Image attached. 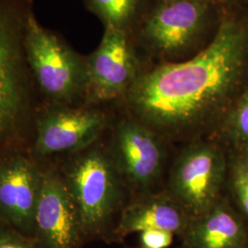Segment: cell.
Wrapping results in <instances>:
<instances>
[{"label": "cell", "mask_w": 248, "mask_h": 248, "mask_svg": "<svg viewBox=\"0 0 248 248\" xmlns=\"http://www.w3.org/2000/svg\"><path fill=\"white\" fill-rule=\"evenodd\" d=\"M248 82V10L223 6L213 41L190 59L145 67L120 104L167 142L212 136Z\"/></svg>", "instance_id": "1"}, {"label": "cell", "mask_w": 248, "mask_h": 248, "mask_svg": "<svg viewBox=\"0 0 248 248\" xmlns=\"http://www.w3.org/2000/svg\"><path fill=\"white\" fill-rule=\"evenodd\" d=\"M222 13L217 0H149L129 34L147 66L183 62L210 45Z\"/></svg>", "instance_id": "2"}, {"label": "cell", "mask_w": 248, "mask_h": 248, "mask_svg": "<svg viewBox=\"0 0 248 248\" xmlns=\"http://www.w3.org/2000/svg\"><path fill=\"white\" fill-rule=\"evenodd\" d=\"M63 180L77 208L86 239L105 236L128 188L109 150L92 144L77 153Z\"/></svg>", "instance_id": "3"}, {"label": "cell", "mask_w": 248, "mask_h": 248, "mask_svg": "<svg viewBox=\"0 0 248 248\" xmlns=\"http://www.w3.org/2000/svg\"><path fill=\"white\" fill-rule=\"evenodd\" d=\"M23 44L30 72L45 97L53 105L84 104L86 57L42 26L32 10L27 17Z\"/></svg>", "instance_id": "4"}, {"label": "cell", "mask_w": 248, "mask_h": 248, "mask_svg": "<svg viewBox=\"0 0 248 248\" xmlns=\"http://www.w3.org/2000/svg\"><path fill=\"white\" fill-rule=\"evenodd\" d=\"M228 151L217 138L185 142L173 162L166 190L192 218L210 211L224 197Z\"/></svg>", "instance_id": "5"}, {"label": "cell", "mask_w": 248, "mask_h": 248, "mask_svg": "<svg viewBox=\"0 0 248 248\" xmlns=\"http://www.w3.org/2000/svg\"><path fill=\"white\" fill-rule=\"evenodd\" d=\"M31 10L30 0H0V140L14 130L28 106L23 42Z\"/></svg>", "instance_id": "6"}, {"label": "cell", "mask_w": 248, "mask_h": 248, "mask_svg": "<svg viewBox=\"0 0 248 248\" xmlns=\"http://www.w3.org/2000/svg\"><path fill=\"white\" fill-rule=\"evenodd\" d=\"M85 57L89 106L121 104L147 66L130 34L113 28H105L98 48Z\"/></svg>", "instance_id": "7"}, {"label": "cell", "mask_w": 248, "mask_h": 248, "mask_svg": "<svg viewBox=\"0 0 248 248\" xmlns=\"http://www.w3.org/2000/svg\"><path fill=\"white\" fill-rule=\"evenodd\" d=\"M112 141L109 152L128 189L134 196L153 191L166 167L168 142L126 113L115 124Z\"/></svg>", "instance_id": "8"}, {"label": "cell", "mask_w": 248, "mask_h": 248, "mask_svg": "<svg viewBox=\"0 0 248 248\" xmlns=\"http://www.w3.org/2000/svg\"><path fill=\"white\" fill-rule=\"evenodd\" d=\"M109 122L99 106L53 105L38 122L34 152L44 157L85 150L96 142Z\"/></svg>", "instance_id": "9"}, {"label": "cell", "mask_w": 248, "mask_h": 248, "mask_svg": "<svg viewBox=\"0 0 248 248\" xmlns=\"http://www.w3.org/2000/svg\"><path fill=\"white\" fill-rule=\"evenodd\" d=\"M32 238L39 248H79L86 240L67 186L54 171L42 174Z\"/></svg>", "instance_id": "10"}, {"label": "cell", "mask_w": 248, "mask_h": 248, "mask_svg": "<svg viewBox=\"0 0 248 248\" xmlns=\"http://www.w3.org/2000/svg\"><path fill=\"white\" fill-rule=\"evenodd\" d=\"M43 172L22 156L0 164V220L31 236Z\"/></svg>", "instance_id": "11"}, {"label": "cell", "mask_w": 248, "mask_h": 248, "mask_svg": "<svg viewBox=\"0 0 248 248\" xmlns=\"http://www.w3.org/2000/svg\"><path fill=\"white\" fill-rule=\"evenodd\" d=\"M191 216L164 189L134 196L124 205L118 222L111 232L115 239L147 230H165L181 235Z\"/></svg>", "instance_id": "12"}, {"label": "cell", "mask_w": 248, "mask_h": 248, "mask_svg": "<svg viewBox=\"0 0 248 248\" xmlns=\"http://www.w3.org/2000/svg\"><path fill=\"white\" fill-rule=\"evenodd\" d=\"M180 237L185 248H248V224L223 197L210 211L191 218Z\"/></svg>", "instance_id": "13"}, {"label": "cell", "mask_w": 248, "mask_h": 248, "mask_svg": "<svg viewBox=\"0 0 248 248\" xmlns=\"http://www.w3.org/2000/svg\"><path fill=\"white\" fill-rule=\"evenodd\" d=\"M149 0H84L90 12L104 28H113L130 33L142 16Z\"/></svg>", "instance_id": "14"}, {"label": "cell", "mask_w": 248, "mask_h": 248, "mask_svg": "<svg viewBox=\"0 0 248 248\" xmlns=\"http://www.w3.org/2000/svg\"><path fill=\"white\" fill-rule=\"evenodd\" d=\"M212 136L227 150L248 153V82Z\"/></svg>", "instance_id": "15"}, {"label": "cell", "mask_w": 248, "mask_h": 248, "mask_svg": "<svg viewBox=\"0 0 248 248\" xmlns=\"http://www.w3.org/2000/svg\"><path fill=\"white\" fill-rule=\"evenodd\" d=\"M228 151L226 187L236 210L248 224V153Z\"/></svg>", "instance_id": "16"}, {"label": "cell", "mask_w": 248, "mask_h": 248, "mask_svg": "<svg viewBox=\"0 0 248 248\" xmlns=\"http://www.w3.org/2000/svg\"><path fill=\"white\" fill-rule=\"evenodd\" d=\"M0 248H39L31 236L4 223L0 225Z\"/></svg>", "instance_id": "17"}, {"label": "cell", "mask_w": 248, "mask_h": 248, "mask_svg": "<svg viewBox=\"0 0 248 248\" xmlns=\"http://www.w3.org/2000/svg\"><path fill=\"white\" fill-rule=\"evenodd\" d=\"M174 235L169 231H144L141 232V242L144 248H166L172 244Z\"/></svg>", "instance_id": "18"}, {"label": "cell", "mask_w": 248, "mask_h": 248, "mask_svg": "<svg viewBox=\"0 0 248 248\" xmlns=\"http://www.w3.org/2000/svg\"><path fill=\"white\" fill-rule=\"evenodd\" d=\"M222 6L225 5H239L240 2L245 1V0H217Z\"/></svg>", "instance_id": "19"}, {"label": "cell", "mask_w": 248, "mask_h": 248, "mask_svg": "<svg viewBox=\"0 0 248 248\" xmlns=\"http://www.w3.org/2000/svg\"><path fill=\"white\" fill-rule=\"evenodd\" d=\"M154 1H171V0H154Z\"/></svg>", "instance_id": "20"}, {"label": "cell", "mask_w": 248, "mask_h": 248, "mask_svg": "<svg viewBox=\"0 0 248 248\" xmlns=\"http://www.w3.org/2000/svg\"><path fill=\"white\" fill-rule=\"evenodd\" d=\"M184 248V247H182V246H181V247H180V248Z\"/></svg>", "instance_id": "21"}]
</instances>
